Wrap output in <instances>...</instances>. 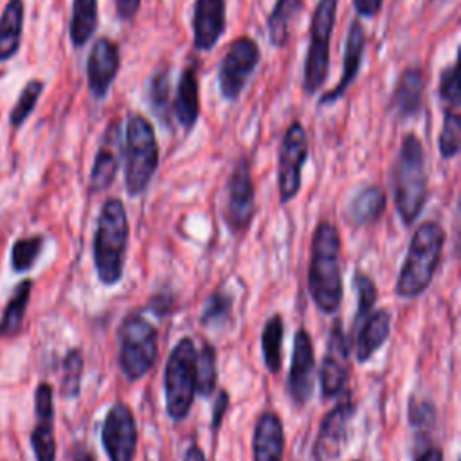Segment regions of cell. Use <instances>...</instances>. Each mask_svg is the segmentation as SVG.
Instances as JSON below:
<instances>
[{"label": "cell", "instance_id": "cell-1", "mask_svg": "<svg viewBox=\"0 0 461 461\" xmlns=\"http://www.w3.org/2000/svg\"><path fill=\"white\" fill-rule=\"evenodd\" d=\"M308 290L312 301L322 313H335L342 303L340 234L330 221H321L312 238Z\"/></svg>", "mask_w": 461, "mask_h": 461}, {"label": "cell", "instance_id": "cell-2", "mask_svg": "<svg viewBox=\"0 0 461 461\" xmlns=\"http://www.w3.org/2000/svg\"><path fill=\"white\" fill-rule=\"evenodd\" d=\"M393 200L405 227L421 214L429 198V175L425 167V149L418 135L405 133L400 151L391 169Z\"/></svg>", "mask_w": 461, "mask_h": 461}, {"label": "cell", "instance_id": "cell-3", "mask_svg": "<svg viewBox=\"0 0 461 461\" xmlns=\"http://www.w3.org/2000/svg\"><path fill=\"white\" fill-rule=\"evenodd\" d=\"M128 216L119 198H106L94 232V265L103 285H117L124 272L128 249Z\"/></svg>", "mask_w": 461, "mask_h": 461}, {"label": "cell", "instance_id": "cell-4", "mask_svg": "<svg viewBox=\"0 0 461 461\" xmlns=\"http://www.w3.org/2000/svg\"><path fill=\"white\" fill-rule=\"evenodd\" d=\"M445 240V229L438 221H423L414 230L394 286L398 297L412 299L429 288L438 270Z\"/></svg>", "mask_w": 461, "mask_h": 461}, {"label": "cell", "instance_id": "cell-5", "mask_svg": "<svg viewBox=\"0 0 461 461\" xmlns=\"http://www.w3.org/2000/svg\"><path fill=\"white\" fill-rule=\"evenodd\" d=\"M124 187L130 196L142 194L157 167L158 144L151 121L140 113L128 115L124 135Z\"/></svg>", "mask_w": 461, "mask_h": 461}, {"label": "cell", "instance_id": "cell-6", "mask_svg": "<svg viewBox=\"0 0 461 461\" xmlns=\"http://www.w3.org/2000/svg\"><path fill=\"white\" fill-rule=\"evenodd\" d=\"M119 367L128 382H137L157 362L158 335L157 328L142 312L128 313L119 326Z\"/></svg>", "mask_w": 461, "mask_h": 461}, {"label": "cell", "instance_id": "cell-7", "mask_svg": "<svg viewBox=\"0 0 461 461\" xmlns=\"http://www.w3.org/2000/svg\"><path fill=\"white\" fill-rule=\"evenodd\" d=\"M196 349L189 337H182L171 349L164 367L166 412L173 421H182L196 396Z\"/></svg>", "mask_w": 461, "mask_h": 461}, {"label": "cell", "instance_id": "cell-8", "mask_svg": "<svg viewBox=\"0 0 461 461\" xmlns=\"http://www.w3.org/2000/svg\"><path fill=\"white\" fill-rule=\"evenodd\" d=\"M339 0H319L312 22L308 50L303 68V92L306 95L317 94L328 79L330 72V41L337 22Z\"/></svg>", "mask_w": 461, "mask_h": 461}, {"label": "cell", "instance_id": "cell-9", "mask_svg": "<svg viewBox=\"0 0 461 461\" xmlns=\"http://www.w3.org/2000/svg\"><path fill=\"white\" fill-rule=\"evenodd\" d=\"M261 61L254 38L238 36L230 41L218 65V88L225 101H236Z\"/></svg>", "mask_w": 461, "mask_h": 461}, {"label": "cell", "instance_id": "cell-10", "mask_svg": "<svg viewBox=\"0 0 461 461\" xmlns=\"http://www.w3.org/2000/svg\"><path fill=\"white\" fill-rule=\"evenodd\" d=\"M256 214V191L247 157H240L227 180L223 218L232 234H243Z\"/></svg>", "mask_w": 461, "mask_h": 461}, {"label": "cell", "instance_id": "cell-11", "mask_svg": "<svg viewBox=\"0 0 461 461\" xmlns=\"http://www.w3.org/2000/svg\"><path fill=\"white\" fill-rule=\"evenodd\" d=\"M308 158V137L299 121H294L281 140L277 158V189L279 202L288 203L301 189V173Z\"/></svg>", "mask_w": 461, "mask_h": 461}, {"label": "cell", "instance_id": "cell-12", "mask_svg": "<svg viewBox=\"0 0 461 461\" xmlns=\"http://www.w3.org/2000/svg\"><path fill=\"white\" fill-rule=\"evenodd\" d=\"M101 443L108 461H133L137 452L135 416L124 402H113L101 425Z\"/></svg>", "mask_w": 461, "mask_h": 461}, {"label": "cell", "instance_id": "cell-13", "mask_svg": "<svg viewBox=\"0 0 461 461\" xmlns=\"http://www.w3.org/2000/svg\"><path fill=\"white\" fill-rule=\"evenodd\" d=\"M315 376L313 342L310 333L304 328H299L294 335V349L286 378V389L295 405L303 407L310 402L315 391Z\"/></svg>", "mask_w": 461, "mask_h": 461}, {"label": "cell", "instance_id": "cell-14", "mask_svg": "<svg viewBox=\"0 0 461 461\" xmlns=\"http://www.w3.org/2000/svg\"><path fill=\"white\" fill-rule=\"evenodd\" d=\"M349 376V342L348 337L337 321L330 331L326 351L319 369L321 394L324 400L337 398L348 382Z\"/></svg>", "mask_w": 461, "mask_h": 461}, {"label": "cell", "instance_id": "cell-15", "mask_svg": "<svg viewBox=\"0 0 461 461\" xmlns=\"http://www.w3.org/2000/svg\"><path fill=\"white\" fill-rule=\"evenodd\" d=\"M119 45L106 36L97 38L86 58V83L94 99L101 101L106 97L112 83L119 74Z\"/></svg>", "mask_w": 461, "mask_h": 461}, {"label": "cell", "instance_id": "cell-16", "mask_svg": "<svg viewBox=\"0 0 461 461\" xmlns=\"http://www.w3.org/2000/svg\"><path fill=\"white\" fill-rule=\"evenodd\" d=\"M121 155H122V130H121V121L113 117L101 137V142L92 164V171L88 178V191L92 194L101 193L113 184L115 175L119 171Z\"/></svg>", "mask_w": 461, "mask_h": 461}, {"label": "cell", "instance_id": "cell-17", "mask_svg": "<svg viewBox=\"0 0 461 461\" xmlns=\"http://www.w3.org/2000/svg\"><path fill=\"white\" fill-rule=\"evenodd\" d=\"M34 429L31 430V447L36 461H56L54 434V389L41 382L34 391Z\"/></svg>", "mask_w": 461, "mask_h": 461}, {"label": "cell", "instance_id": "cell-18", "mask_svg": "<svg viewBox=\"0 0 461 461\" xmlns=\"http://www.w3.org/2000/svg\"><path fill=\"white\" fill-rule=\"evenodd\" d=\"M351 418H353V405L349 400H342L324 416L319 427L315 447H313V454L317 461H333L340 456L348 438Z\"/></svg>", "mask_w": 461, "mask_h": 461}, {"label": "cell", "instance_id": "cell-19", "mask_svg": "<svg viewBox=\"0 0 461 461\" xmlns=\"http://www.w3.org/2000/svg\"><path fill=\"white\" fill-rule=\"evenodd\" d=\"M364 50H366L364 27H362L360 20L355 18V20H351L346 40H344V61H342L340 79L330 92H326L319 99V106L333 104L340 97H344V94L348 92V88L351 86V83L357 79V76L360 72V67L364 61Z\"/></svg>", "mask_w": 461, "mask_h": 461}, {"label": "cell", "instance_id": "cell-20", "mask_svg": "<svg viewBox=\"0 0 461 461\" xmlns=\"http://www.w3.org/2000/svg\"><path fill=\"white\" fill-rule=\"evenodd\" d=\"M227 2L194 0L193 7V45L196 50H211L225 32Z\"/></svg>", "mask_w": 461, "mask_h": 461}, {"label": "cell", "instance_id": "cell-21", "mask_svg": "<svg viewBox=\"0 0 461 461\" xmlns=\"http://www.w3.org/2000/svg\"><path fill=\"white\" fill-rule=\"evenodd\" d=\"M171 113L185 131H191L196 124L200 115L196 63H189L182 68L175 88V95L171 97Z\"/></svg>", "mask_w": 461, "mask_h": 461}, {"label": "cell", "instance_id": "cell-22", "mask_svg": "<svg viewBox=\"0 0 461 461\" xmlns=\"http://www.w3.org/2000/svg\"><path fill=\"white\" fill-rule=\"evenodd\" d=\"M285 452V430L281 418L265 411L254 427L252 436V454L254 461H283Z\"/></svg>", "mask_w": 461, "mask_h": 461}, {"label": "cell", "instance_id": "cell-23", "mask_svg": "<svg viewBox=\"0 0 461 461\" xmlns=\"http://www.w3.org/2000/svg\"><path fill=\"white\" fill-rule=\"evenodd\" d=\"M355 330H357V342H355L357 360L364 364L387 340L391 331V313L385 308L369 312Z\"/></svg>", "mask_w": 461, "mask_h": 461}, {"label": "cell", "instance_id": "cell-24", "mask_svg": "<svg viewBox=\"0 0 461 461\" xmlns=\"http://www.w3.org/2000/svg\"><path fill=\"white\" fill-rule=\"evenodd\" d=\"M423 90H425V79H423L421 68L418 67L405 68L391 97V106L396 112V115L403 119L414 117L421 110Z\"/></svg>", "mask_w": 461, "mask_h": 461}, {"label": "cell", "instance_id": "cell-25", "mask_svg": "<svg viewBox=\"0 0 461 461\" xmlns=\"http://www.w3.org/2000/svg\"><path fill=\"white\" fill-rule=\"evenodd\" d=\"M146 97H148V104L151 108V112L155 113V117L166 126L171 128V74H169V65L167 63H160L153 74L148 79V86H146Z\"/></svg>", "mask_w": 461, "mask_h": 461}, {"label": "cell", "instance_id": "cell-26", "mask_svg": "<svg viewBox=\"0 0 461 461\" xmlns=\"http://www.w3.org/2000/svg\"><path fill=\"white\" fill-rule=\"evenodd\" d=\"M32 286H34L32 279H23L13 290L0 317V339H14L20 335Z\"/></svg>", "mask_w": 461, "mask_h": 461}, {"label": "cell", "instance_id": "cell-27", "mask_svg": "<svg viewBox=\"0 0 461 461\" xmlns=\"http://www.w3.org/2000/svg\"><path fill=\"white\" fill-rule=\"evenodd\" d=\"M23 0H9L0 14V61L11 59L22 43Z\"/></svg>", "mask_w": 461, "mask_h": 461}, {"label": "cell", "instance_id": "cell-28", "mask_svg": "<svg viewBox=\"0 0 461 461\" xmlns=\"http://www.w3.org/2000/svg\"><path fill=\"white\" fill-rule=\"evenodd\" d=\"M387 203L385 191L378 185H367L360 189L348 205V216L355 225H367L380 218Z\"/></svg>", "mask_w": 461, "mask_h": 461}, {"label": "cell", "instance_id": "cell-29", "mask_svg": "<svg viewBox=\"0 0 461 461\" xmlns=\"http://www.w3.org/2000/svg\"><path fill=\"white\" fill-rule=\"evenodd\" d=\"M99 22L97 0H72L68 36L76 49H81L94 36Z\"/></svg>", "mask_w": 461, "mask_h": 461}, {"label": "cell", "instance_id": "cell-30", "mask_svg": "<svg viewBox=\"0 0 461 461\" xmlns=\"http://www.w3.org/2000/svg\"><path fill=\"white\" fill-rule=\"evenodd\" d=\"M303 9V0H276L268 20V41L272 47H285L290 38V27L297 13Z\"/></svg>", "mask_w": 461, "mask_h": 461}, {"label": "cell", "instance_id": "cell-31", "mask_svg": "<svg viewBox=\"0 0 461 461\" xmlns=\"http://www.w3.org/2000/svg\"><path fill=\"white\" fill-rule=\"evenodd\" d=\"M283 335L285 324L279 313H274L267 319L261 333V353L267 369L272 375H277L283 364Z\"/></svg>", "mask_w": 461, "mask_h": 461}, {"label": "cell", "instance_id": "cell-32", "mask_svg": "<svg viewBox=\"0 0 461 461\" xmlns=\"http://www.w3.org/2000/svg\"><path fill=\"white\" fill-rule=\"evenodd\" d=\"M194 371H196V394H200L202 398H211L218 380L216 349L211 344H203L196 353Z\"/></svg>", "mask_w": 461, "mask_h": 461}, {"label": "cell", "instance_id": "cell-33", "mask_svg": "<svg viewBox=\"0 0 461 461\" xmlns=\"http://www.w3.org/2000/svg\"><path fill=\"white\" fill-rule=\"evenodd\" d=\"M85 358L79 348H72L67 351L61 362V384L59 394L63 398H77L81 393V376H83Z\"/></svg>", "mask_w": 461, "mask_h": 461}, {"label": "cell", "instance_id": "cell-34", "mask_svg": "<svg viewBox=\"0 0 461 461\" xmlns=\"http://www.w3.org/2000/svg\"><path fill=\"white\" fill-rule=\"evenodd\" d=\"M45 247V236L32 234L18 238L11 247V267L14 272H27L34 267Z\"/></svg>", "mask_w": 461, "mask_h": 461}, {"label": "cell", "instance_id": "cell-35", "mask_svg": "<svg viewBox=\"0 0 461 461\" xmlns=\"http://www.w3.org/2000/svg\"><path fill=\"white\" fill-rule=\"evenodd\" d=\"M439 155L445 160L454 158L461 148V119L456 110H447L443 115V124L438 139Z\"/></svg>", "mask_w": 461, "mask_h": 461}, {"label": "cell", "instance_id": "cell-36", "mask_svg": "<svg viewBox=\"0 0 461 461\" xmlns=\"http://www.w3.org/2000/svg\"><path fill=\"white\" fill-rule=\"evenodd\" d=\"M41 92H43V81L31 79V81L25 83V86L18 94V99H16L13 110H11V115H9V121H11L13 128L22 126L29 119V115L36 108V103H38Z\"/></svg>", "mask_w": 461, "mask_h": 461}, {"label": "cell", "instance_id": "cell-37", "mask_svg": "<svg viewBox=\"0 0 461 461\" xmlns=\"http://www.w3.org/2000/svg\"><path fill=\"white\" fill-rule=\"evenodd\" d=\"M232 294L218 288L214 290L209 299L205 301V306L200 315V322L203 326H220L225 324L232 312Z\"/></svg>", "mask_w": 461, "mask_h": 461}, {"label": "cell", "instance_id": "cell-38", "mask_svg": "<svg viewBox=\"0 0 461 461\" xmlns=\"http://www.w3.org/2000/svg\"><path fill=\"white\" fill-rule=\"evenodd\" d=\"M353 285L357 290V315H355V328H357L376 303V286L373 279L364 272L355 274Z\"/></svg>", "mask_w": 461, "mask_h": 461}, {"label": "cell", "instance_id": "cell-39", "mask_svg": "<svg viewBox=\"0 0 461 461\" xmlns=\"http://www.w3.org/2000/svg\"><path fill=\"white\" fill-rule=\"evenodd\" d=\"M439 97L443 103H447L452 110L459 106L461 101V85H459V70L457 61L447 65L439 74Z\"/></svg>", "mask_w": 461, "mask_h": 461}, {"label": "cell", "instance_id": "cell-40", "mask_svg": "<svg viewBox=\"0 0 461 461\" xmlns=\"http://www.w3.org/2000/svg\"><path fill=\"white\" fill-rule=\"evenodd\" d=\"M409 416L414 427H430L434 423V405L427 400H418L411 405Z\"/></svg>", "mask_w": 461, "mask_h": 461}, {"label": "cell", "instance_id": "cell-41", "mask_svg": "<svg viewBox=\"0 0 461 461\" xmlns=\"http://www.w3.org/2000/svg\"><path fill=\"white\" fill-rule=\"evenodd\" d=\"M229 403H230V398H229L227 391L220 389V391H218V396H216V400H214L212 416H211V430H212V436L218 434V430H220V427H221V421H223V416L227 414Z\"/></svg>", "mask_w": 461, "mask_h": 461}, {"label": "cell", "instance_id": "cell-42", "mask_svg": "<svg viewBox=\"0 0 461 461\" xmlns=\"http://www.w3.org/2000/svg\"><path fill=\"white\" fill-rule=\"evenodd\" d=\"M384 5V0H353V7L358 16L362 18H373L380 13Z\"/></svg>", "mask_w": 461, "mask_h": 461}, {"label": "cell", "instance_id": "cell-43", "mask_svg": "<svg viewBox=\"0 0 461 461\" xmlns=\"http://www.w3.org/2000/svg\"><path fill=\"white\" fill-rule=\"evenodd\" d=\"M140 4H142V0H115V11H117L119 20H122V22L133 20Z\"/></svg>", "mask_w": 461, "mask_h": 461}, {"label": "cell", "instance_id": "cell-44", "mask_svg": "<svg viewBox=\"0 0 461 461\" xmlns=\"http://www.w3.org/2000/svg\"><path fill=\"white\" fill-rule=\"evenodd\" d=\"M184 461H207V459L203 456V450L196 443H193L187 447V450L184 454Z\"/></svg>", "mask_w": 461, "mask_h": 461}, {"label": "cell", "instance_id": "cell-45", "mask_svg": "<svg viewBox=\"0 0 461 461\" xmlns=\"http://www.w3.org/2000/svg\"><path fill=\"white\" fill-rule=\"evenodd\" d=\"M70 461H95L94 454L90 450H86L85 447H76L72 452V459Z\"/></svg>", "mask_w": 461, "mask_h": 461}, {"label": "cell", "instance_id": "cell-46", "mask_svg": "<svg viewBox=\"0 0 461 461\" xmlns=\"http://www.w3.org/2000/svg\"><path fill=\"white\" fill-rule=\"evenodd\" d=\"M416 461H443V454L439 448L432 447V448L425 450L420 457H416Z\"/></svg>", "mask_w": 461, "mask_h": 461}, {"label": "cell", "instance_id": "cell-47", "mask_svg": "<svg viewBox=\"0 0 461 461\" xmlns=\"http://www.w3.org/2000/svg\"><path fill=\"white\" fill-rule=\"evenodd\" d=\"M355 461H358V459H355Z\"/></svg>", "mask_w": 461, "mask_h": 461}]
</instances>
